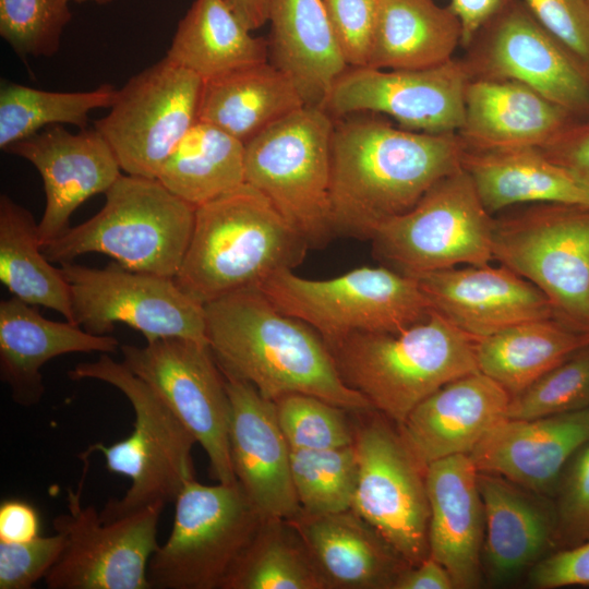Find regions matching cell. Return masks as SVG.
Instances as JSON below:
<instances>
[{
	"mask_svg": "<svg viewBox=\"0 0 589 589\" xmlns=\"http://www.w3.org/2000/svg\"><path fill=\"white\" fill-rule=\"evenodd\" d=\"M334 117L303 106L245 143V183L259 190L309 248L335 237L330 179Z\"/></svg>",
	"mask_w": 589,
	"mask_h": 589,
	"instance_id": "7",
	"label": "cell"
},
{
	"mask_svg": "<svg viewBox=\"0 0 589 589\" xmlns=\"http://www.w3.org/2000/svg\"><path fill=\"white\" fill-rule=\"evenodd\" d=\"M589 407V345L513 396L509 419H537Z\"/></svg>",
	"mask_w": 589,
	"mask_h": 589,
	"instance_id": "41",
	"label": "cell"
},
{
	"mask_svg": "<svg viewBox=\"0 0 589 589\" xmlns=\"http://www.w3.org/2000/svg\"><path fill=\"white\" fill-rule=\"evenodd\" d=\"M462 168L492 215L528 203L589 206V189L536 147L466 149Z\"/></svg>",
	"mask_w": 589,
	"mask_h": 589,
	"instance_id": "30",
	"label": "cell"
},
{
	"mask_svg": "<svg viewBox=\"0 0 589 589\" xmlns=\"http://www.w3.org/2000/svg\"><path fill=\"white\" fill-rule=\"evenodd\" d=\"M279 426L293 449H326L353 444L350 411L308 394L274 401Z\"/></svg>",
	"mask_w": 589,
	"mask_h": 589,
	"instance_id": "40",
	"label": "cell"
},
{
	"mask_svg": "<svg viewBox=\"0 0 589 589\" xmlns=\"http://www.w3.org/2000/svg\"><path fill=\"white\" fill-rule=\"evenodd\" d=\"M203 80L164 58L117 91L94 127L128 175L156 179L172 149L197 120Z\"/></svg>",
	"mask_w": 589,
	"mask_h": 589,
	"instance_id": "16",
	"label": "cell"
},
{
	"mask_svg": "<svg viewBox=\"0 0 589 589\" xmlns=\"http://www.w3.org/2000/svg\"><path fill=\"white\" fill-rule=\"evenodd\" d=\"M358 461L351 508L410 565L429 556L425 469L378 411L350 412Z\"/></svg>",
	"mask_w": 589,
	"mask_h": 589,
	"instance_id": "12",
	"label": "cell"
},
{
	"mask_svg": "<svg viewBox=\"0 0 589 589\" xmlns=\"http://www.w3.org/2000/svg\"><path fill=\"white\" fill-rule=\"evenodd\" d=\"M230 398L229 449L237 482L262 517L292 519L300 510L290 446L274 401L248 382L226 377Z\"/></svg>",
	"mask_w": 589,
	"mask_h": 589,
	"instance_id": "20",
	"label": "cell"
},
{
	"mask_svg": "<svg viewBox=\"0 0 589 589\" xmlns=\"http://www.w3.org/2000/svg\"><path fill=\"white\" fill-rule=\"evenodd\" d=\"M204 310L208 347L226 377L250 383L272 401L298 393L350 412L373 409L345 384L321 335L259 288L231 292Z\"/></svg>",
	"mask_w": 589,
	"mask_h": 589,
	"instance_id": "2",
	"label": "cell"
},
{
	"mask_svg": "<svg viewBox=\"0 0 589 589\" xmlns=\"http://www.w3.org/2000/svg\"><path fill=\"white\" fill-rule=\"evenodd\" d=\"M73 381L97 380L119 389L134 412L132 433L113 444L96 443L85 450L100 452L108 471L131 480L125 494L110 498L101 512L104 521L115 520L155 503L175 502L183 485L195 479L193 435L155 390L122 361L101 353L68 372Z\"/></svg>",
	"mask_w": 589,
	"mask_h": 589,
	"instance_id": "6",
	"label": "cell"
},
{
	"mask_svg": "<svg viewBox=\"0 0 589 589\" xmlns=\"http://www.w3.org/2000/svg\"><path fill=\"white\" fill-rule=\"evenodd\" d=\"M268 61L293 83L304 105L325 109L349 67L322 0H271Z\"/></svg>",
	"mask_w": 589,
	"mask_h": 589,
	"instance_id": "29",
	"label": "cell"
},
{
	"mask_svg": "<svg viewBox=\"0 0 589 589\" xmlns=\"http://www.w3.org/2000/svg\"><path fill=\"white\" fill-rule=\"evenodd\" d=\"M575 121L567 110L519 82L471 79L457 133L471 151L540 148Z\"/></svg>",
	"mask_w": 589,
	"mask_h": 589,
	"instance_id": "26",
	"label": "cell"
},
{
	"mask_svg": "<svg viewBox=\"0 0 589 589\" xmlns=\"http://www.w3.org/2000/svg\"><path fill=\"white\" fill-rule=\"evenodd\" d=\"M70 2L84 3V2H95L97 4H107L112 0H69Z\"/></svg>",
	"mask_w": 589,
	"mask_h": 589,
	"instance_id": "53",
	"label": "cell"
},
{
	"mask_svg": "<svg viewBox=\"0 0 589 589\" xmlns=\"http://www.w3.org/2000/svg\"><path fill=\"white\" fill-rule=\"evenodd\" d=\"M587 345L589 334L554 317L533 320L477 339L476 360L513 397Z\"/></svg>",
	"mask_w": 589,
	"mask_h": 589,
	"instance_id": "34",
	"label": "cell"
},
{
	"mask_svg": "<svg viewBox=\"0 0 589 589\" xmlns=\"http://www.w3.org/2000/svg\"><path fill=\"white\" fill-rule=\"evenodd\" d=\"M471 80L462 59L418 70L348 67L335 82L325 110L334 118L374 112L398 127L433 134L457 133Z\"/></svg>",
	"mask_w": 589,
	"mask_h": 589,
	"instance_id": "18",
	"label": "cell"
},
{
	"mask_svg": "<svg viewBox=\"0 0 589 589\" xmlns=\"http://www.w3.org/2000/svg\"><path fill=\"white\" fill-rule=\"evenodd\" d=\"M466 149L458 133L410 131L374 112L334 118L335 236L370 240L380 225L409 211L433 184L460 169Z\"/></svg>",
	"mask_w": 589,
	"mask_h": 589,
	"instance_id": "1",
	"label": "cell"
},
{
	"mask_svg": "<svg viewBox=\"0 0 589 589\" xmlns=\"http://www.w3.org/2000/svg\"><path fill=\"white\" fill-rule=\"evenodd\" d=\"M290 468L302 510L329 514L351 508L358 478L353 444L326 449L290 448Z\"/></svg>",
	"mask_w": 589,
	"mask_h": 589,
	"instance_id": "39",
	"label": "cell"
},
{
	"mask_svg": "<svg viewBox=\"0 0 589 589\" xmlns=\"http://www.w3.org/2000/svg\"><path fill=\"white\" fill-rule=\"evenodd\" d=\"M40 536V517L29 503L8 498L0 504V541L25 542Z\"/></svg>",
	"mask_w": 589,
	"mask_h": 589,
	"instance_id": "49",
	"label": "cell"
},
{
	"mask_svg": "<svg viewBox=\"0 0 589 589\" xmlns=\"http://www.w3.org/2000/svg\"><path fill=\"white\" fill-rule=\"evenodd\" d=\"M119 341L94 335L74 322H55L16 297L0 302V377L14 402L29 407L45 393L41 368L71 352L113 353Z\"/></svg>",
	"mask_w": 589,
	"mask_h": 589,
	"instance_id": "27",
	"label": "cell"
},
{
	"mask_svg": "<svg viewBox=\"0 0 589 589\" xmlns=\"http://www.w3.org/2000/svg\"><path fill=\"white\" fill-rule=\"evenodd\" d=\"M69 0H0V35L21 57H52L72 14Z\"/></svg>",
	"mask_w": 589,
	"mask_h": 589,
	"instance_id": "42",
	"label": "cell"
},
{
	"mask_svg": "<svg viewBox=\"0 0 589 589\" xmlns=\"http://www.w3.org/2000/svg\"><path fill=\"white\" fill-rule=\"evenodd\" d=\"M0 280L13 297L73 322L68 281L45 256L38 224L7 194L0 196Z\"/></svg>",
	"mask_w": 589,
	"mask_h": 589,
	"instance_id": "36",
	"label": "cell"
},
{
	"mask_svg": "<svg viewBox=\"0 0 589 589\" xmlns=\"http://www.w3.org/2000/svg\"><path fill=\"white\" fill-rule=\"evenodd\" d=\"M309 245L259 190L244 183L195 208L191 239L175 276L202 305L257 288L281 269H293Z\"/></svg>",
	"mask_w": 589,
	"mask_h": 589,
	"instance_id": "3",
	"label": "cell"
},
{
	"mask_svg": "<svg viewBox=\"0 0 589 589\" xmlns=\"http://www.w3.org/2000/svg\"><path fill=\"white\" fill-rule=\"evenodd\" d=\"M326 589H393L409 564L352 509L289 519Z\"/></svg>",
	"mask_w": 589,
	"mask_h": 589,
	"instance_id": "25",
	"label": "cell"
},
{
	"mask_svg": "<svg viewBox=\"0 0 589 589\" xmlns=\"http://www.w3.org/2000/svg\"><path fill=\"white\" fill-rule=\"evenodd\" d=\"M492 253L542 291L554 318L589 334V206L536 203L494 218Z\"/></svg>",
	"mask_w": 589,
	"mask_h": 589,
	"instance_id": "9",
	"label": "cell"
},
{
	"mask_svg": "<svg viewBox=\"0 0 589 589\" xmlns=\"http://www.w3.org/2000/svg\"><path fill=\"white\" fill-rule=\"evenodd\" d=\"M484 507L482 560L494 581L512 579L534 566L555 544L554 505L507 479L478 471Z\"/></svg>",
	"mask_w": 589,
	"mask_h": 589,
	"instance_id": "28",
	"label": "cell"
},
{
	"mask_svg": "<svg viewBox=\"0 0 589 589\" xmlns=\"http://www.w3.org/2000/svg\"><path fill=\"white\" fill-rule=\"evenodd\" d=\"M589 189V120H577L539 148Z\"/></svg>",
	"mask_w": 589,
	"mask_h": 589,
	"instance_id": "48",
	"label": "cell"
},
{
	"mask_svg": "<svg viewBox=\"0 0 589 589\" xmlns=\"http://www.w3.org/2000/svg\"><path fill=\"white\" fill-rule=\"evenodd\" d=\"M589 443V407L537 419L505 418L469 454L492 473L541 495L555 492L574 455Z\"/></svg>",
	"mask_w": 589,
	"mask_h": 589,
	"instance_id": "22",
	"label": "cell"
},
{
	"mask_svg": "<svg viewBox=\"0 0 589 589\" xmlns=\"http://www.w3.org/2000/svg\"><path fill=\"white\" fill-rule=\"evenodd\" d=\"M429 556L449 573L455 588L482 582L484 507L478 470L468 454L446 457L425 469Z\"/></svg>",
	"mask_w": 589,
	"mask_h": 589,
	"instance_id": "24",
	"label": "cell"
},
{
	"mask_svg": "<svg viewBox=\"0 0 589 589\" xmlns=\"http://www.w3.org/2000/svg\"><path fill=\"white\" fill-rule=\"evenodd\" d=\"M122 362L169 407L208 457L220 483L238 484L229 449L230 398L208 344L169 337L122 345Z\"/></svg>",
	"mask_w": 589,
	"mask_h": 589,
	"instance_id": "14",
	"label": "cell"
},
{
	"mask_svg": "<svg viewBox=\"0 0 589 589\" xmlns=\"http://www.w3.org/2000/svg\"><path fill=\"white\" fill-rule=\"evenodd\" d=\"M494 218L461 167L433 184L409 211L380 225L370 239L373 255L412 278L486 265L494 260Z\"/></svg>",
	"mask_w": 589,
	"mask_h": 589,
	"instance_id": "10",
	"label": "cell"
},
{
	"mask_svg": "<svg viewBox=\"0 0 589 589\" xmlns=\"http://www.w3.org/2000/svg\"><path fill=\"white\" fill-rule=\"evenodd\" d=\"M534 19L589 72V0H522Z\"/></svg>",
	"mask_w": 589,
	"mask_h": 589,
	"instance_id": "46",
	"label": "cell"
},
{
	"mask_svg": "<svg viewBox=\"0 0 589 589\" xmlns=\"http://www.w3.org/2000/svg\"><path fill=\"white\" fill-rule=\"evenodd\" d=\"M529 584L539 589L589 585V539L543 557L529 572Z\"/></svg>",
	"mask_w": 589,
	"mask_h": 589,
	"instance_id": "47",
	"label": "cell"
},
{
	"mask_svg": "<svg viewBox=\"0 0 589 589\" xmlns=\"http://www.w3.org/2000/svg\"><path fill=\"white\" fill-rule=\"evenodd\" d=\"M263 517L239 484L188 481L175 501L171 532L148 564L157 589H223Z\"/></svg>",
	"mask_w": 589,
	"mask_h": 589,
	"instance_id": "11",
	"label": "cell"
},
{
	"mask_svg": "<svg viewBox=\"0 0 589 589\" xmlns=\"http://www.w3.org/2000/svg\"><path fill=\"white\" fill-rule=\"evenodd\" d=\"M88 457L81 455L85 466L77 491L68 490V513L52 521L65 544L45 582L49 589H151L148 564L158 548L157 526L165 504L101 520L93 505L81 502Z\"/></svg>",
	"mask_w": 589,
	"mask_h": 589,
	"instance_id": "13",
	"label": "cell"
},
{
	"mask_svg": "<svg viewBox=\"0 0 589 589\" xmlns=\"http://www.w3.org/2000/svg\"><path fill=\"white\" fill-rule=\"evenodd\" d=\"M166 58L203 81L268 61V41L251 35L224 0H194Z\"/></svg>",
	"mask_w": 589,
	"mask_h": 589,
	"instance_id": "33",
	"label": "cell"
},
{
	"mask_svg": "<svg viewBox=\"0 0 589 589\" xmlns=\"http://www.w3.org/2000/svg\"><path fill=\"white\" fill-rule=\"evenodd\" d=\"M223 589H326L309 551L287 519L263 517Z\"/></svg>",
	"mask_w": 589,
	"mask_h": 589,
	"instance_id": "37",
	"label": "cell"
},
{
	"mask_svg": "<svg viewBox=\"0 0 589 589\" xmlns=\"http://www.w3.org/2000/svg\"><path fill=\"white\" fill-rule=\"evenodd\" d=\"M508 0H452L450 9L461 24V43L465 49L477 32L497 12Z\"/></svg>",
	"mask_w": 589,
	"mask_h": 589,
	"instance_id": "51",
	"label": "cell"
},
{
	"mask_svg": "<svg viewBox=\"0 0 589 589\" xmlns=\"http://www.w3.org/2000/svg\"><path fill=\"white\" fill-rule=\"evenodd\" d=\"M251 32L268 21L271 0H224Z\"/></svg>",
	"mask_w": 589,
	"mask_h": 589,
	"instance_id": "52",
	"label": "cell"
},
{
	"mask_svg": "<svg viewBox=\"0 0 589 589\" xmlns=\"http://www.w3.org/2000/svg\"><path fill=\"white\" fill-rule=\"evenodd\" d=\"M349 67H368L380 0H322Z\"/></svg>",
	"mask_w": 589,
	"mask_h": 589,
	"instance_id": "45",
	"label": "cell"
},
{
	"mask_svg": "<svg viewBox=\"0 0 589 589\" xmlns=\"http://www.w3.org/2000/svg\"><path fill=\"white\" fill-rule=\"evenodd\" d=\"M454 589L447 569L428 556L417 565L406 566L397 576L393 589Z\"/></svg>",
	"mask_w": 589,
	"mask_h": 589,
	"instance_id": "50",
	"label": "cell"
},
{
	"mask_svg": "<svg viewBox=\"0 0 589 589\" xmlns=\"http://www.w3.org/2000/svg\"><path fill=\"white\" fill-rule=\"evenodd\" d=\"M303 106L289 77L267 61L203 81L197 120L245 144Z\"/></svg>",
	"mask_w": 589,
	"mask_h": 589,
	"instance_id": "31",
	"label": "cell"
},
{
	"mask_svg": "<svg viewBox=\"0 0 589 589\" xmlns=\"http://www.w3.org/2000/svg\"><path fill=\"white\" fill-rule=\"evenodd\" d=\"M64 538L56 532L25 542L0 541V589H29L45 578L64 549Z\"/></svg>",
	"mask_w": 589,
	"mask_h": 589,
	"instance_id": "44",
	"label": "cell"
},
{
	"mask_svg": "<svg viewBox=\"0 0 589 589\" xmlns=\"http://www.w3.org/2000/svg\"><path fill=\"white\" fill-rule=\"evenodd\" d=\"M117 91L103 84L86 92H49L3 81L0 88V148L27 139L50 125L69 123L86 129L88 115L110 108Z\"/></svg>",
	"mask_w": 589,
	"mask_h": 589,
	"instance_id": "38",
	"label": "cell"
},
{
	"mask_svg": "<svg viewBox=\"0 0 589 589\" xmlns=\"http://www.w3.org/2000/svg\"><path fill=\"white\" fill-rule=\"evenodd\" d=\"M4 152L26 159L41 176L46 195L38 223L41 244L64 233L73 212L91 196L105 194L122 175L112 148L95 127L72 133L61 124L50 125Z\"/></svg>",
	"mask_w": 589,
	"mask_h": 589,
	"instance_id": "19",
	"label": "cell"
},
{
	"mask_svg": "<svg viewBox=\"0 0 589 589\" xmlns=\"http://www.w3.org/2000/svg\"><path fill=\"white\" fill-rule=\"evenodd\" d=\"M60 269L68 281L73 322L94 335H108L121 323L146 342L180 337L207 342L205 310L173 278L128 269L115 261L103 268L74 262Z\"/></svg>",
	"mask_w": 589,
	"mask_h": 589,
	"instance_id": "15",
	"label": "cell"
},
{
	"mask_svg": "<svg viewBox=\"0 0 589 589\" xmlns=\"http://www.w3.org/2000/svg\"><path fill=\"white\" fill-rule=\"evenodd\" d=\"M245 144L196 120L163 164L156 179L197 207L245 183Z\"/></svg>",
	"mask_w": 589,
	"mask_h": 589,
	"instance_id": "35",
	"label": "cell"
},
{
	"mask_svg": "<svg viewBox=\"0 0 589 589\" xmlns=\"http://www.w3.org/2000/svg\"><path fill=\"white\" fill-rule=\"evenodd\" d=\"M510 398L497 382L476 371L440 387L397 426L414 458L426 469L436 460L469 455L506 418Z\"/></svg>",
	"mask_w": 589,
	"mask_h": 589,
	"instance_id": "23",
	"label": "cell"
},
{
	"mask_svg": "<svg viewBox=\"0 0 589 589\" xmlns=\"http://www.w3.org/2000/svg\"><path fill=\"white\" fill-rule=\"evenodd\" d=\"M465 49L471 79L519 82L577 120H589V72L522 0H508Z\"/></svg>",
	"mask_w": 589,
	"mask_h": 589,
	"instance_id": "17",
	"label": "cell"
},
{
	"mask_svg": "<svg viewBox=\"0 0 589 589\" xmlns=\"http://www.w3.org/2000/svg\"><path fill=\"white\" fill-rule=\"evenodd\" d=\"M416 279L433 310L476 339L518 323L554 317L542 291L501 264L453 267Z\"/></svg>",
	"mask_w": 589,
	"mask_h": 589,
	"instance_id": "21",
	"label": "cell"
},
{
	"mask_svg": "<svg viewBox=\"0 0 589 589\" xmlns=\"http://www.w3.org/2000/svg\"><path fill=\"white\" fill-rule=\"evenodd\" d=\"M461 43L450 7L433 0H380L368 67L418 70L441 65Z\"/></svg>",
	"mask_w": 589,
	"mask_h": 589,
	"instance_id": "32",
	"label": "cell"
},
{
	"mask_svg": "<svg viewBox=\"0 0 589 589\" xmlns=\"http://www.w3.org/2000/svg\"><path fill=\"white\" fill-rule=\"evenodd\" d=\"M476 341L433 310L398 333H357L326 345L345 384L400 425L440 387L479 371Z\"/></svg>",
	"mask_w": 589,
	"mask_h": 589,
	"instance_id": "4",
	"label": "cell"
},
{
	"mask_svg": "<svg viewBox=\"0 0 589 589\" xmlns=\"http://www.w3.org/2000/svg\"><path fill=\"white\" fill-rule=\"evenodd\" d=\"M284 314L315 329L326 344L357 333H398L433 308L416 278L384 265L362 266L328 279L281 269L257 287Z\"/></svg>",
	"mask_w": 589,
	"mask_h": 589,
	"instance_id": "8",
	"label": "cell"
},
{
	"mask_svg": "<svg viewBox=\"0 0 589 589\" xmlns=\"http://www.w3.org/2000/svg\"><path fill=\"white\" fill-rule=\"evenodd\" d=\"M555 492V545L568 549L589 539V443L570 459Z\"/></svg>",
	"mask_w": 589,
	"mask_h": 589,
	"instance_id": "43",
	"label": "cell"
},
{
	"mask_svg": "<svg viewBox=\"0 0 589 589\" xmlns=\"http://www.w3.org/2000/svg\"><path fill=\"white\" fill-rule=\"evenodd\" d=\"M103 208L86 221L41 244L51 263L101 253L136 272L175 278L194 227L195 206L157 179L121 175Z\"/></svg>",
	"mask_w": 589,
	"mask_h": 589,
	"instance_id": "5",
	"label": "cell"
}]
</instances>
